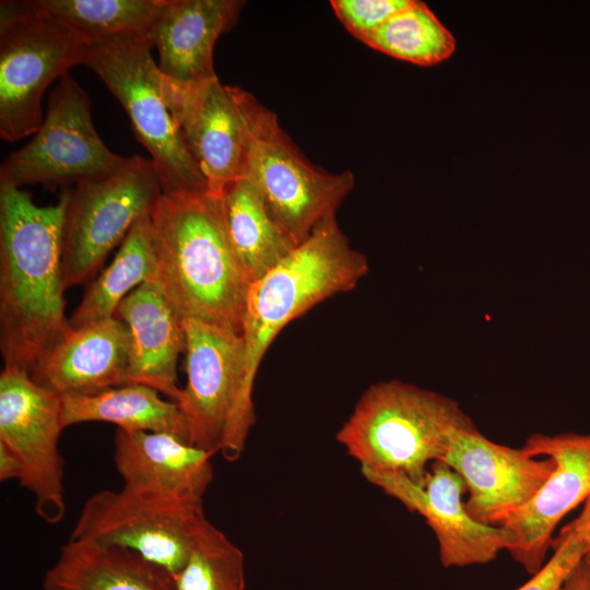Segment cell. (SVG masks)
Masks as SVG:
<instances>
[{
    "label": "cell",
    "instance_id": "cell-1",
    "mask_svg": "<svg viewBox=\"0 0 590 590\" xmlns=\"http://www.w3.org/2000/svg\"><path fill=\"white\" fill-rule=\"evenodd\" d=\"M69 189L39 206L28 191L0 185V350L4 366L28 371L62 337V237Z\"/></svg>",
    "mask_w": 590,
    "mask_h": 590
},
{
    "label": "cell",
    "instance_id": "cell-2",
    "mask_svg": "<svg viewBox=\"0 0 590 590\" xmlns=\"http://www.w3.org/2000/svg\"><path fill=\"white\" fill-rule=\"evenodd\" d=\"M154 283L181 319L241 333L251 280L226 235L219 200L206 191L163 193L150 215Z\"/></svg>",
    "mask_w": 590,
    "mask_h": 590
},
{
    "label": "cell",
    "instance_id": "cell-3",
    "mask_svg": "<svg viewBox=\"0 0 590 590\" xmlns=\"http://www.w3.org/2000/svg\"><path fill=\"white\" fill-rule=\"evenodd\" d=\"M368 269L366 257L351 247L334 215L321 222L274 269L252 282L241 329L245 381L238 410L220 448L227 461L241 456L255 423L253 382L273 339L316 304L355 287Z\"/></svg>",
    "mask_w": 590,
    "mask_h": 590
},
{
    "label": "cell",
    "instance_id": "cell-4",
    "mask_svg": "<svg viewBox=\"0 0 590 590\" xmlns=\"http://www.w3.org/2000/svg\"><path fill=\"white\" fill-rule=\"evenodd\" d=\"M459 402L400 380L371 385L337 434L361 468L392 472L424 486L455 432L472 424Z\"/></svg>",
    "mask_w": 590,
    "mask_h": 590
},
{
    "label": "cell",
    "instance_id": "cell-5",
    "mask_svg": "<svg viewBox=\"0 0 590 590\" xmlns=\"http://www.w3.org/2000/svg\"><path fill=\"white\" fill-rule=\"evenodd\" d=\"M248 130L243 177L261 193L276 223L305 241L352 191V172L328 173L309 163L281 128L276 115L250 93L233 86Z\"/></svg>",
    "mask_w": 590,
    "mask_h": 590
},
{
    "label": "cell",
    "instance_id": "cell-6",
    "mask_svg": "<svg viewBox=\"0 0 590 590\" xmlns=\"http://www.w3.org/2000/svg\"><path fill=\"white\" fill-rule=\"evenodd\" d=\"M90 43L26 1L0 2V137L15 142L43 123L46 88L75 64Z\"/></svg>",
    "mask_w": 590,
    "mask_h": 590
},
{
    "label": "cell",
    "instance_id": "cell-7",
    "mask_svg": "<svg viewBox=\"0 0 590 590\" xmlns=\"http://www.w3.org/2000/svg\"><path fill=\"white\" fill-rule=\"evenodd\" d=\"M146 39L90 44L84 64L120 102L137 139L151 154L163 193L206 191L205 179L187 149L166 104L161 73Z\"/></svg>",
    "mask_w": 590,
    "mask_h": 590
},
{
    "label": "cell",
    "instance_id": "cell-8",
    "mask_svg": "<svg viewBox=\"0 0 590 590\" xmlns=\"http://www.w3.org/2000/svg\"><path fill=\"white\" fill-rule=\"evenodd\" d=\"M163 194L152 160L127 157L110 176L69 189L62 237L66 288L91 279L133 225L151 215Z\"/></svg>",
    "mask_w": 590,
    "mask_h": 590
},
{
    "label": "cell",
    "instance_id": "cell-9",
    "mask_svg": "<svg viewBox=\"0 0 590 590\" xmlns=\"http://www.w3.org/2000/svg\"><path fill=\"white\" fill-rule=\"evenodd\" d=\"M126 161L102 141L86 92L67 73L51 92L46 117L33 139L2 163L0 185L78 186L110 176Z\"/></svg>",
    "mask_w": 590,
    "mask_h": 590
},
{
    "label": "cell",
    "instance_id": "cell-10",
    "mask_svg": "<svg viewBox=\"0 0 590 590\" xmlns=\"http://www.w3.org/2000/svg\"><path fill=\"white\" fill-rule=\"evenodd\" d=\"M202 503L122 486L103 489L83 504L70 539L132 551L174 578L184 568Z\"/></svg>",
    "mask_w": 590,
    "mask_h": 590
},
{
    "label": "cell",
    "instance_id": "cell-11",
    "mask_svg": "<svg viewBox=\"0 0 590 590\" xmlns=\"http://www.w3.org/2000/svg\"><path fill=\"white\" fill-rule=\"evenodd\" d=\"M62 399L36 384L30 371L4 366L0 374V445L22 468L20 485L33 494L35 511L49 524L66 515L64 460L59 450Z\"/></svg>",
    "mask_w": 590,
    "mask_h": 590
},
{
    "label": "cell",
    "instance_id": "cell-12",
    "mask_svg": "<svg viewBox=\"0 0 590 590\" xmlns=\"http://www.w3.org/2000/svg\"><path fill=\"white\" fill-rule=\"evenodd\" d=\"M182 324L187 379L176 402L189 444L215 455L240 402L244 339L241 333L198 320L182 319Z\"/></svg>",
    "mask_w": 590,
    "mask_h": 590
},
{
    "label": "cell",
    "instance_id": "cell-13",
    "mask_svg": "<svg viewBox=\"0 0 590 590\" xmlns=\"http://www.w3.org/2000/svg\"><path fill=\"white\" fill-rule=\"evenodd\" d=\"M361 470L369 483L425 519L436 535L439 558L446 568L487 564L515 545L516 538L509 529L480 523L468 514L463 499L467 485L442 460L430 464L424 486L398 473Z\"/></svg>",
    "mask_w": 590,
    "mask_h": 590
},
{
    "label": "cell",
    "instance_id": "cell-14",
    "mask_svg": "<svg viewBox=\"0 0 590 590\" xmlns=\"http://www.w3.org/2000/svg\"><path fill=\"white\" fill-rule=\"evenodd\" d=\"M163 94L174 121L201 170L206 192L219 197L244 175L247 125L233 86L217 76L180 84L163 75Z\"/></svg>",
    "mask_w": 590,
    "mask_h": 590
},
{
    "label": "cell",
    "instance_id": "cell-15",
    "mask_svg": "<svg viewBox=\"0 0 590 590\" xmlns=\"http://www.w3.org/2000/svg\"><path fill=\"white\" fill-rule=\"evenodd\" d=\"M445 461L467 485L468 514L486 526H503L527 506L555 470L543 460L486 438L474 423L455 432Z\"/></svg>",
    "mask_w": 590,
    "mask_h": 590
},
{
    "label": "cell",
    "instance_id": "cell-16",
    "mask_svg": "<svg viewBox=\"0 0 590 590\" xmlns=\"http://www.w3.org/2000/svg\"><path fill=\"white\" fill-rule=\"evenodd\" d=\"M521 448L555 462L536 495L503 524L516 538L511 557L533 575L545 564L557 524L590 497V433L532 434Z\"/></svg>",
    "mask_w": 590,
    "mask_h": 590
},
{
    "label": "cell",
    "instance_id": "cell-17",
    "mask_svg": "<svg viewBox=\"0 0 590 590\" xmlns=\"http://www.w3.org/2000/svg\"><path fill=\"white\" fill-rule=\"evenodd\" d=\"M128 351V329L116 317L81 328L69 326L30 375L61 398L95 394L126 385Z\"/></svg>",
    "mask_w": 590,
    "mask_h": 590
},
{
    "label": "cell",
    "instance_id": "cell-18",
    "mask_svg": "<svg viewBox=\"0 0 590 590\" xmlns=\"http://www.w3.org/2000/svg\"><path fill=\"white\" fill-rule=\"evenodd\" d=\"M244 1L163 0L149 34L158 52L161 73L180 84L216 78L213 51L217 38L236 23Z\"/></svg>",
    "mask_w": 590,
    "mask_h": 590
},
{
    "label": "cell",
    "instance_id": "cell-19",
    "mask_svg": "<svg viewBox=\"0 0 590 590\" xmlns=\"http://www.w3.org/2000/svg\"><path fill=\"white\" fill-rule=\"evenodd\" d=\"M214 453L167 433L117 429L114 464L130 488L202 503L213 481Z\"/></svg>",
    "mask_w": 590,
    "mask_h": 590
},
{
    "label": "cell",
    "instance_id": "cell-20",
    "mask_svg": "<svg viewBox=\"0 0 590 590\" xmlns=\"http://www.w3.org/2000/svg\"><path fill=\"white\" fill-rule=\"evenodd\" d=\"M115 317L125 322L129 335L127 384L151 387L177 401V362L185 352L182 319L158 286L145 282L118 306Z\"/></svg>",
    "mask_w": 590,
    "mask_h": 590
},
{
    "label": "cell",
    "instance_id": "cell-21",
    "mask_svg": "<svg viewBox=\"0 0 590 590\" xmlns=\"http://www.w3.org/2000/svg\"><path fill=\"white\" fill-rule=\"evenodd\" d=\"M44 590H177L174 576L141 555L69 539L43 578Z\"/></svg>",
    "mask_w": 590,
    "mask_h": 590
},
{
    "label": "cell",
    "instance_id": "cell-22",
    "mask_svg": "<svg viewBox=\"0 0 590 590\" xmlns=\"http://www.w3.org/2000/svg\"><path fill=\"white\" fill-rule=\"evenodd\" d=\"M216 198L228 241L251 282L274 269L298 246L276 223L248 179L235 180Z\"/></svg>",
    "mask_w": 590,
    "mask_h": 590
},
{
    "label": "cell",
    "instance_id": "cell-23",
    "mask_svg": "<svg viewBox=\"0 0 590 590\" xmlns=\"http://www.w3.org/2000/svg\"><path fill=\"white\" fill-rule=\"evenodd\" d=\"M61 399L63 428L86 422H107L123 430L172 434L189 444L187 425L177 402L162 399L151 387L127 384L95 394Z\"/></svg>",
    "mask_w": 590,
    "mask_h": 590
},
{
    "label": "cell",
    "instance_id": "cell-24",
    "mask_svg": "<svg viewBox=\"0 0 590 590\" xmlns=\"http://www.w3.org/2000/svg\"><path fill=\"white\" fill-rule=\"evenodd\" d=\"M156 260L150 215L140 219L110 264L87 286L68 319L81 328L115 317L120 303L141 284L154 281Z\"/></svg>",
    "mask_w": 590,
    "mask_h": 590
},
{
    "label": "cell",
    "instance_id": "cell-25",
    "mask_svg": "<svg viewBox=\"0 0 590 590\" xmlns=\"http://www.w3.org/2000/svg\"><path fill=\"white\" fill-rule=\"evenodd\" d=\"M35 11L69 26L90 44L149 34L163 0H27Z\"/></svg>",
    "mask_w": 590,
    "mask_h": 590
},
{
    "label": "cell",
    "instance_id": "cell-26",
    "mask_svg": "<svg viewBox=\"0 0 590 590\" xmlns=\"http://www.w3.org/2000/svg\"><path fill=\"white\" fill-rule=\"evenodd\" d=\"M369 47L418 66L448 59L456 40L428 5L418 0L406 3L364 39Z\"/></svg>",
    "mask_w": 590,
    "mask_h": 590
},
{
    "label": "cell",
    "instance_id": "cell-27",
    "mask_svg": "<svg viewBox=\"0 0 590 590\" xmlns=\"http://www.w3.org/2000/svg\"><path fill=\"white\" fill-rule=\"evenodd\" d=\"M175 581L177 590H245L241 550L204 512L197 520L187 562Z\"/></svg>",
    "mask_w": 590,
    "mask_h": 590
},
{
    "label": "cell",
    "instance_id": "cell-28",
    "mask_svg": "<svg viewBox=\"0 0 590 590\" xmlns=\"http://www.w3.org/2000/svg\"><path fill=\"white\" fill-rule=\"evenodd\" d=\"M554 550L543 567L517 590H563L565 582L587 554L585 545L566 524L553 539Z\"/></svg>",
    "mask_w": 590,
    "mask_h": 590
},
{
    "label": "cell",
    "instance_id": "cell-29",
    "mask_svg": "<svg viewBox=\"0 0 590 590\" xmlns=\"http://www.w3.org/2000/svg\"><path fill=\"white\" fill-rule=\"evenodd\" d=\"M408 0H332L335 15L345 28L364 42L390 15L401 9Z\"/></svg>",
    "mask_w": 590,
    "mask_h": 590
},
{
    "label": "cell",
    "instance_id": "cell-30",
    "mask_svg": "<svg viewBox=\"0 0 590 590\" xmlns=\"http://www.w3.org/2000/svg\"><path fill=\"white\" fill-rule=\"evenodd\" d=\"M577 539L585 545L587 554L590 553V497L577 518L568 523Z\"/></svg>",
    "mask_w": 590,
    "mask_h": 590
},
{
    "label": "cell",
    "instance_id": "cell-31",
    "mask_svg": "<svg viewBox=\"0 0 590 590\" xmlns=\"http://www.w3.org/2000/svg\"><path fill=\"white\" fill-rule=\"evenodd\" d=\"M22 468L16 457L4 446L0 445V481H20Z\"/></svg>",
    "mask_w": 590,
    "mask_h": 590
},
{
    "label": "cell",
    "instance_id": "cell-32",
    "mask_svg": "<svg viewBox=\"0 0 590 590\" xmlns=\"http://www.w3.org/2000/svg\"><path fill=\"white\" fill-rule=\"evenodd\" d=\"M563 590H590V568L585 559L575 568Z\"/></svg>",
    "mask_w": 590,
    "mask_h": 590
},
{
    "label": "cell",
    "instance_id": "cell-33",
    "mask_svg": "<svg viewBox=\"0 0 590 590\" xmlns=\"http://www.w3.org/2000/svg\"><path fill=\"white\" fill-rule=\"evenodd\" d=\"M583 559H585V562L587 563V565H588L589 568H590V553L586 554V556H585Z\"/></svg>",
    "mask_w": 590,
    "mask_h": 590
}]
</instances>
